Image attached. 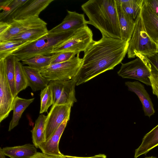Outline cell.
<instances>
[{
  "label": "cell",
  "instance_id": "f546056e",
  "mask_svg": "<svg viewBox=\"0 0 158 158\" xmlns=\"http://www.w3.org/2000/svg\"><path fill=\"white\" fill-rule=\"evenodd\" d=\"M40 114L48 112V108L53 102V95L51 88L48 85L40 93Z\"/></svg>",
  "mask_w": 158,
  "mask_h": 158
},
{
  "label": "cell",
  "instance_id": "9a60e30c",
  "mask_svg": "<svg viewBox=\"0 0 158 158\" xmlns=\"http://www.w3.org/2000/svg\"><path fill=\"white\" fill-rule=\"evenodd\" d=\"M125 85L129 90L135 93L139 98L144 115L149 117L153 115L155 113L153 105L144 85L137 81H126Z\"/></svg>",
  "mask_w": 158,
  "mask_h": 158
},
{
  "label": "cell",
  "instance_id": "5bb4252c",
  "mask_svg": "<svg viewBox=\"0 0 158 158\" xmlns=\"http://www.w3.org/2000/svg\"><path fill=\"white\" fill-rule=\"evenodd\" d=\"M69 117H66L55 131L49 139L40 143L39 148L45 154L62 156L63 155L60 151L59 144L60 137L66 127Z\"/></svg>",
  "mask_w": 158,
  "mask_h": 158
},
{
  "label": "cell",
  "instance_id": "8d00e7d4",
  "mask_svg": "<svg viewBox=\"0 0 158 158\" xmlns=\"http://www.w3.org/2000/svg\"><path fill=\"white\" fill-rule=\"evenodd\" d=\"M62 157L63 158H106V156L104 154H99L89 157H79L64 155Z\"/></svg>",
  "mask_w": 158,
  "mask_h": 158
},
{
  "label": "cell",
  "instance_id": "f1b7e54d",
  "mask_svg": "<svg viewBox=\"0 0 158 158\" xmlns=\"http://www.w3.org/2000/svg\"><path fill=\"white\" fill-rule=\"evenodd\" d=\"M29 42L10 40L0 41V60L5 59L12 53Z\"/></svg>",
  "mask_w": 158,
  "mask_h": 158
},
{
  "label": "cell",
  "instance_id": "277c9868",
  "mask_svg": "<svg viewBox=\"0 0 158 158\" xmlns=\"http://www.w3.org/2000/svg\"><path fill=\"white\" fill-rule=\"evenodd\" d=\"M141 10L135 20V28L128 42L127 53L129 58H134L139 54L147 56L156 53V44L146 31Z\"/></svg>",
  "mask_w": 158,
  "mask_h": 158
},
{
  "label": "cell",
  "instance_id": "60d3db41",
  "mask_svg": "<svg viewBox=\"0 0 158 158\" xmlns=\"http://www.w3.org/2000/svg\"><path fill=\"white\" fill-rule=\"evenodd\" d=\"M156 53H158V45L156 44Z\"/></svg>",
  "mask_w": 158,
  "mask_h": 158
},
{
  "label": "cell",
  "instance_id": "ac0fdd59",
  "mask_svg": "<svg viewBox=\"0 0 158 158\" xmlns=\"http://www.w3.org/2000/svg\"><path fill=\"white\" fill-rule=\"evenodd\" d=\"M28 86L35 92L42 90L48 85L49 81L44 77L40 71L29 66H23Z\"/></svg>",
  "mask_w": 158,
  "mask_h": 158
},
{
  "label": "cell",
  "instance_id": "8fae6325",
  "mask_svg": "<svg viewBox=\"0 0 158 158\" xmlns=\"http://www.w3.org/2000/svg\"><path fill=\"white\" fill-rule=\"evenodd\" d=\"M71 107L67 105L52 106L48 114L46 121L45 141L49 139L53 132L66 117L70 118Z\"/></svg>",
  "mask_w": 158,
  "mask_h": 158
},
{
  "label": "cell",
  "instance_id": "83f0119b",
  "mask_svg": "<svg viewBox=\"0 0 158 158\" xmlns=\"http://www.w3.org/2000/svg\"><path fill=\"white\" fill-rule=\"evenodd\" d=\"M144 0H118L123 10L135 20L141 9Z\"/></svg>",
  "mask_w": 158,
  "mask_h": 158
},
{
  "label": "cell",
  "instance_id": "30bf717a",
  "mask_svg": "<svg viewBox=\"0 0 158 158\" xmlns=\"http://www.w3.org/2000/svg\"><path fill=\"white\" fill-rule=\"evenodd\" d=\"M7 31L0 35V41L9 40L11 38L29 29L47 26V23L38 16L24 19H13L9 23Z\"/></svg>",
  "mask_w": 158,
  "mask_h": 158
},
{
  "label": "cell",
  "instance_id": "ab89813d",
  "mask_svg": "<svg viewBox=\"0 0 158 158\" xmlns=\"http://www.w3.org/2000/svg\"><path fill=\"white\" fill-rule=\"evenodd\" d=\"M144 158H158V157H156L153 156H151L149 157H145Z\"/></svg>",
  "mask_w": 158,
  "mask_h": 158
},
{
  "label": "cell",
  "instance_id": "d6a6232c",
  "mask_svg": "<svg viewBox=\"0 0 158 158\" xmlns=\"http://www.w3.org/2000/svg\"><path fill=\"white\" fill-rule=\"evenodd\" d=\"M146 57L151 65V70L158 71V53Z\"/></svg>",
  "mask_w": 158,
  "mask_h": 158
},
{
  "label": "cell",
  "instance_id": "e0dca14e",
  "mask_svg": "<svg viewBox=\"0 0 158 158\" xmlns=\"http://www.w3.org/2000/svg\"><path fill=\"white\" fill-rule=\"evenodd\" d=\"M115 0L120 29L121 40L128 42L135 28V20L123 10L118 0Z\"/></svg>",
  "mask_w": 158,
  "mask_h": 158
},
{
  "label": "cell",
  "instance_id": "836d02e7",
  "mask_svg": "<svg viewBox=\"0 0 158 158\" xmlns=\"http://www.w3.org/2000/svg\"><path fill=\"white\" fill-rule=\"evenodd\" d=\"M152 9L158 17V0H147Z\"/></svg>",
  "mask_w": 158,
  "mask_h": 158
},
{
  "label": "cell",
  "instance_id": "484cf974",
  "mask_svg": "<svg viewBox=\"0 0 158 158\" xmlns=\"http://www.w3.org/2000/svg\"><path fill=\"white\" fill-rule=\"evenodd\" d=\"M29 0H12L8 6L0 13V21L10 23L16 12Z\"/></svg>",
  "mask_w": 158,
  "mask_h": 158
},
{
  "label": "cell",
  "instance_id": "ffe728a7",
  "mask_svg": "<svg viewBox=\"0 0 158 158\" xmlns=\"http://www.w3.org/2000/svg\"><path fill=\"white\" fill-rule=\"evenodd\" d=\"M2 151L5 156L10 158H30L37 152L34 145L30 143L22 146L3 148Z\"/></svg>",
  "mask_w": 158,
  "mask_h": 158
},
{
  "label": "cell",
  "instance_id": "7c38bea8",
  "mask_svg": "<svg viewBox=\"0 0 158 158\" xmlns=\"http://www.w3.org/2000/svg\"><path fill=\"white\" fill-rule=\"evenodd\" d=\"M68 14L62 22L48 31L49 34H58L69 31H77L86 25L84 14L67 10Z\"/></svg>",
  "mask_w": 158,
  "mask_h": 158
},
{
  "label": "cell",
  "instance_id": "ba28073f",
  "mask_svg": "<svg viewBox=\"0 0 158 158\" xmlns=\"http://www.w3.org/2000/svg\"><path fill=\"white\" fill-rule=\"evenodd\" d=\"M48 85L53 93L52 105H67L72 107L77 102L75 91L76 83L73 79L65 81H51Z\"/></svg>",
  "mask_w": 158,
  "mask_h": 158
},
{
  "label": "cell",
  "instance_id": "f35d334b",
  "mask_svg": "<svg viewBox=\"0 0 158 158\" xmlns=\"http://www.w3.org/2000/svg\"><path fill=\"white\" fill-rule=\"evenodd\" d=\"M0 158H5V155L3 153L1 148L0 149Z\"/></svg>",
  "mask_w": 158,
  "mask_h": 158
},
{
  "label": "cell",
  "instance_id": "9c48e42d",
  "mask_svg": "<svg viewBox=\"0 0 158 158\" xmlns=\"http://www.w3.org/2000/svg\"><path fill=\"white\" fill-rule=\"evenodd\" d=\"M15 98L7 81L5 71V59L0 60V122L13 110Z\"/></svg>",
  "mask_w": 158,
  "mask_h": 158
},
{
  "label": "cell",
  "instance_id": "44dd1931",
  "mask_svg": "<svg viewBox=\"0 0 158 158\" xmlns=\"http://www.w3.org/2000/svg\"><path fill=\"white\" fill-rule=\"evenodd\" d=\"M34 98L26 99L18 96L15 98L13 105V114L10 123L8 131H11L19 123V122L24 111L34 101Z\"/></svg>",
  "mask_w": 158,
  "mask_h": 158
},
{
  "label": "cell",
  "instance_id": "4fadbf2b",
  "mask_svg": "<svg viewBox=\"0 0 158 158\" xmlns=\"http://www.w3.org/2000/svg\"><path fill=\"white\" fill-rule=\"evenodd\" d=\"M142 17L146 31L152 40L158 45V17L147 0H144L141 10Z\"/></svg>",
  "mask_w": 158,
  "mask_h": 158
},
{
  "label": "cell",
  "instance_id": "d6986e66",
  "mask_svg": "<svg viewBox=\"0 0 158 158\" xmlns=\"http://www.w3.org/2000/svg\"><path fill=\"white\" fill-rule=\"evenodd\" d=\"M157 146L158 124L144 136L141 144L135 150L134 157L137 158L142 155L146 154Z\"/></svg>",
  "mask_w": 158,
  "mask_h": 158
},
{
  "label": "cell",
  "instance_id": "74e56055",
  "mask_svg": "<svg viewBox=\"0 0 158 158\" xmlns=\"http://www.w3.org/2000/svg\"><path fill=\"white\" fill-rule=\"evenodd\" d=\"M12 0H0V10H5L7 8Z\"/></svg>",
  "mask_w": 158,
  "mask_h": 158
},
{
  "label": "cell",
  "instance_id": "4dcf8cb0",
  "mask_svg": "<svg viewBox=\"0 0 158 158\" xmlns=\"http://www.w3.org/2000/svg\"><path fill=\"white\" fill-rule=\"evenodd\" d=\"M56 54V56L51 64L61 63L68 61L75 57L77 54L74 52H63Z\"/></svg>",
  "mask_w": 158,
  "mask_h": 158
},
{
  "label": "cell",
  "instance_id": "1f68e13d",
  "mask_svg": "<svg viewBox=\"0 0 158 158\" xmlns=\"http://www.w3.org/2000/svg\"><path fill=\"white\" fill-rule=\"evenodd\" d=\"M150 79L153 94L158 99V71L151 70Z\"/></svg>",
  "mask_w": 158,
  "mask_h": 158
},
{
  "label": "cell",
  "instance_id": "6da1fadb",
  "mask_svg": "<svg viewBox=\"0 0 158 158\" xmlns=\"http://www.w3.org/2000/svg\"><path fill=\"white\" fill-rule=\"evenodd\" d=\"M128 45V42L104 35L99 40H93L84 52L79 70L73 78L76 85L113 69L125 57Z\"/></svg>",
  "mask_w": 158,
  "mask_h": 158
},
{
  "label": "cell",
  "instance_id": "5b68a950",
  "mask_svg": "<svg viewBox=\"0 0 158 158\" xmlns=\"http://www.w3.org/2000/svg\"><path fill=\"white\" fill-rule=\"evenodd\" d=\"M82 61L79 54L64 62L50 64L40 71L42 76L49 81L71 80L78 73Z\"/></svg>",
  "mask_w": 158,
  "mask_h": 158
},
{
  "label": "cell",
  "instance_id": "7402d4cb",
  "mask_svg": "<svg viewBox=\"0 0 158 158\" xmlns=\"http://www.w3.org/2000/svg\"><path fill=\"white\" fill-rule=\"evenodd\" d=\"M47 26L31 29L19 34L8 40L31 42L48 33Z\"/></svg>",
  "mask_w": 158,
  "mask_h": 158
},
{
  "label": "cell",
  "instance_id": "52a82bcc",
  "mask_svg": "<svg viewBox=\"0 0 158 158\" xmlns=\"http://www.w3.org/2000/svg\"><path fill=\"white\" fill-rule=\"evenodd\" d=\"M93 40L92 31L86 25L76 31L68 40L55 47L52 54L70 52L79 54L85 51Z\"/></svg>",
  "mask_w": 158,
  "mask_h": 158
},
{
  "label": "cell",
  "instance_id": "cb8c5ba5",
  "mask_svg": "<svg viewBox=\"0 0 158 158\" xmlns=\"http://www.w3.org/2000/svg\"><path fill=\"white\" fill-rule=\"evenodd\" d=\"M56 56L54 54L50 56L39 55L22 61L23 64H27L29 67L40 71L51 64Z\"/></svg>",
  "mask_w": 158,
  "mask_h": 158
},
{
  "label": "cell",
  "instance_id": "2e32d148",
  "mask_svg": "<svg viewBox=\"0 0 158 158\" xmlns=\"http://www.w3.org/2000/svg\"><path fill=\"white\" fill-rule=\"evenodd\" d=\"M53 1L54 0H29L16 12L13 19L18 20L34 16L39 17L40 12Z\"/></svg>",
  "mask_w": 158,
  "mask_h": 158
},
{
  "label": "cell",
  "instance_id": "e575fe53",
  "mask_svg": "<svg viewBox=\"0 0 158 158\" xmlns=\"http://www.w3.org/2000/svg\"><path fill=\"white\" fill-rule=\"evenodd\" d=\"M62 156H60L48 155L45 154L43 152H37L35 155L30 158H63Z\"/></svg>",
  "mask_w": 158,
  "mask_h": 158
},
{
  "label": "cell",
  "instance_id": "8992f818",
  "mask_svg": "<svg viewBox=\"0 0 158 158\" xmlns=\"http://www.w3.org/2000/svg\"><path fill=\"white\" fill-rule=\"evenodd\" d=\"M135 60L126 63H122L117 72L123 78L135 79L147 85L151 86L150 77L151 67L146 57L139 54Z\"/></svg>",
  "mask_w": 158,
  "mask_h": 158
},
{
  "label": "cell",
  "instance_id": "603a6c76",
  "mask_svg": "<svg viewBox=\"0 0 158 158\" xmlns=\"http://www.w3.org/2000/svg\"><path fill=\"white\" fill-rule=\"evenodd\" d=\"M47 115H40L36 120L32 133V142L36 148H39V145L45 141V127Z\"/></svg>",
  "mask_w": 158,
  "mask_h": 158
},
{
  "label": "cell",
  "instance_id": "d590c367",
  "mask_svg": "<svg viewBox=\"0 0 158 158\" xmlns=\"http://www.w3.org/2000/svg\"><path fill=\"white\" fill-rule=\"evenodd\" d=\"M10 26L9 23L3 21H0V35L5 33Z\"/></svg>",
  "mask_w": 158,
  "mask_h": 158
},
{
  "label": "cell",
  "instance_id": "3957f363",
  "mask_svg": "<svg viewBox=\"0 0 158 158\" xmlns=\"http://www.w3.org/2000/svg\"><path fill=\"white\" fill-rule=\"evenodd\" d=\"M76 31H69L58 34H48L29 43L14 51L11 55L20 61L39 55L50 56L54 48L71 38Z\"/></svg>",
  "mask_w": 158,
  "mask_h": 158
},
{
  "label": "cell",
  "instance_id": "d4e9b609",
  "mask_svg": "<svg viewBox=\"0 0 158 158\" xmlns=\"http://www.w3.org/2000/svg\"><path fill=\"white\" fill-rule=\"evenodd\" d=\"M15 58L10 55L5 59V66L6 77L13 97L16 96L15 84Z\"/></svg>",
  "mask_w": 158,
  "mask_h": 158
},
{
  "label": "cell",
  "instance_id": "4316f807",
  "mask_svg": "<svg viewBox=\"0 0 158 158\" xmlns=\"http://www.w3.org/2000/svg\"><path fill=\"white\" fill-rule=\"evenodd\" d=\"M23 64L15 57V84L16 95L27 87L26 76L23 68Z\"/></svg>",
  "mask_w": 158,
  "mask_h": 158
},
{
  "label": "cell",
  "instance_id": "7a4b0ae2",
  "mask_svg": "<svg viewBox=\"0 0 158 158\" xmlns=\"http://www.w3.org/2000/svg\"><path fill=\"white\" fill-rule=\"evenodd\" d=\"M81 7L89 18L87 24L94 26L102 35L121 40L115 0H89Z\"/></svg>",
  "mask_w": 158,
  "mask_h": 158
}]
</instances>
